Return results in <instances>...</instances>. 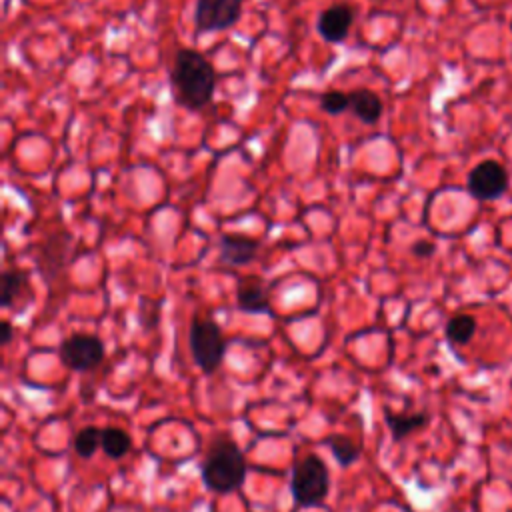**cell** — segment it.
Listing matches in <instances>:
<instances>
[{
	"label": "cell",
	"instance_id": "cell-1",
	"mask_svg": "<svg viewBox=\"0 0 512 512\" xmlns=\"http://www.w3.org/2000/svg\"><path fill=\"white\" fill-rule=\"evenodd\" d=\"M170 84L178 104L190 110H200L214 96L216 72L212 62L198 50L180 48L174 54Z\"/></svg>",
	"mask_w": 512,
	"mask_h": 512
},
{
	"label": "cell",
	"instance_id": "cell-2",
	"mask_svg": "<svg viewBox=\"0 0 512 512\" xmlns=\"http://www.w3.org/2000/svg\"><path fill=\"white\" fill-rule=\"evenodd\" d=\"M200 476L210 492H236L246 480V460L238 444L230 438H218L202 460Z\"/></svg>",
	"mask_w": 512,
	"mask_h": 512
},
{
	"label": "cell",
	"instance_id": "cell-3",
	"mask_svg": "<svg viewBox=\"0 0 512 512\" xmlns=\"http://www.w3.org/2000/svg\"><path fill=\"white\" fill-rule=\"evenodd\" d=\"M330 490V472L318 454H306L292 466L290 492L298 506H320Z\"/></svg>",
	"mask_w": 512,
	"mask_h": 512
},
{
	"label": "cell",
	"instance_id": "cell-4",
	"mask_svg": "<svg viewBox=\"0 0 512 512\" xmlns=\"http://www.w3.org/2000/svg\"><path fill=\"white\" fill-rule=\"evenodd\" d=\"M190 352L196 366L212 374L220 368L226 354V338L212 318H194L190 324Z\"/></svg>",
	"mask_w": 512,
	"mask_h": 512
},
{
	"label": "cell",
	"instance_id": "cell-5",
	"mask_svg": "<svg viewBox=\"0 0 512 512\" xmlns=\"http://www.w3.org/2000/svg\"><path fill=\"white\" fill-rule=\"evenodd\" d=\"M510 184L508 170L498 160H482L478 162L466 176V190L472 198L486 202L496 200L506 194Z\"/></svg>",
	"mask_w": 512,
	"mask_h": 512
},
{
	"label": "cell",
	"instance_id": "cell-6",
	"mask_svg": "<svg viewBox=\"0 0 512 512\" xmlns=\"http://www.w3.org/2000/svg\"><path fill=\"white\" fill-rule=\"evenodd\" d=\"M104 342L94 334H72L58 348L60 362L76 372H86L104 360Z\"/></svg>",
	"mask_w": 512,
	"mask_h": 512
},
{
	"label": "cell",
	"instance_id": "cell-7",
	"mask_svg": "<svg viewBox=\"0 0 512 512\" xmlns=\"http://www.w3.org/2000/svg\"><path fill=\"white\" fill-rule=\"evenodd\" d=\"M244 0H196L194 24L198 32H218L234 26Z\"/></svg>",
	"mask_w": 512,
	"mask_h": 512
},
{
	"label": "cell",
	"instance_id": "cell-8",
	"mask_svg": "<svg viewBox=\"0 0 512 512\" xmlns=\"http://www.w3.org/2000/svg\"><path fill=\"white\" fill-rule=\"evenodd\" d=\"M352 22H354L352 6L332 4V6H328L326 10L320 12L318 22H316V30L326 42L336 44V42H342L348 36Z\"/></svg>",
	"mask_w": 512,
	"mask_h": 512
},
{
	"label": "cell",
	"instance_id": "cell-9",
	"mask_svg": "<svg viewBox=\"0 0 512 512\" xmlns=\"http://www.w3.org/2000/svg\"><path fill=\"white\" fill-rule=\"evenodd\" d=\"M70 250H72V238L66 232H58L50 236L38 256V266L42 276L54 278L64 268Z\"/></svg>",
	"mask_w": 512,
	"mask_h": 512
},
{
	"label": "cell",
	"instance_id": "cell-10",
	"mask_svg": "<svg viewBox=\"0 0 512 512\" xmlns=\"http://www.w3.org/2000/svg\"><path fill=\"white\" fill-rule=\"evenodd\" d=\"M236 304L242 312H248V314L270 312V296L264 282L256 276L242 278L236 288Z\"/></svg>",
	"mask_w": 512,
	"mask_h": 512
},
{
	"label": "cell",
	"instance_id": "cell-11",
	"mask_svg": "<svg viewBox=\"0 0 512 512\" xmlns=\"http://www.w3.org/2000/svg\"><path fill=\"white\" fill-rule=\"evenodd\" d=\"M258 240L250 236L238 234H222L220 236V258L228 266H242L256 258Z\"/></svg>",
	"mask_w": 512,
	"mask_h": 512
},
{
	"label": "cell",
	"instance_id": "cell-12",
	"mask_svg": "<svg viewBox=\"0 0 512 512\" xmlns=\"http://www.w3.org/2000/svg\"><path fill=\"white\" fill-rule=\"evenodd\" d=\"M384 420H386L388 430L392 432V438L394 440H404L410 434L428 426L430 414L424 412V410L412 412V414H398V412H392L390 408H384Z\"/></svg>",
	"mask_w": 512,
	"mask_h": 512
},
{
	"label": "cell",
	"instance_id": "cell-13",
	"mask_svg": "<svg viewBox=\"0 0 512 512\" xmlns=\"http://www.w3.org/2000/svg\"><path fill=\"white\" fill-rule=\"evenodd\" d=\"M350 108L364 124H376L382 116V100L368 88H356L350 94Z\"/></svg>",
	"mask_w": 512,
	"mask_h": 512
},
{
	"label": "cell",
	"instance_id": "cell-14",
	"mask_svg": "<svg viewBox=\"0 0 512 512\" xmlns=\"http://www.w3.org/2000/svg\"><path fill=\"white\" fill-rule=\"evenodd\" d=\"M24 294H28L26 272L12 268L0 276V304L2 308H12Z\"/></svg>",
	"mask_w": 512,
	"mask_h": 512
},
{
	"label": "cell",
	"instance_id": "cell-15",
	"mask_svg": "<svg viewBox=\"0 0 512 512\" xmlns=\"http://www.w3.org/2000/svg\"><path fill=\"white\" fill-rule=\"evenodd\" d=\"M446 340L456 346H464L476 334V318L470 314H456L446 322Z\"/></svg>",
	"mask_w": 512,
	"mask_h": 512
},
{
	"label": "cell",
	"instance_id": "cell-16",
	"mask_svg": "<svg viewBox=\"0 0 512 512\" xmlns=\"http://www.w3.org/2000/svg\"><path fill=\"white\" fill-rule=\"evenodd\" d=\"M130 446H132V438L122 428H116V426L102 428V450L108 458L112 460L124 458Z\"/></svg>",
	"mask_w": 512,
	"mask_h": 512
},
{
	"label": "cell",
	"instance_id": "cell-17",
	"mask_svg": "<svg viewBox=\"0 0 512 512\" xmlns=\"http://www.w3.org/2000/svg\"><path fill=\"white\" fill-rule=\"evenodd\" d=\"M72 448L80 458H92L98 448H102V428L84 426L74 434Z\"/></svg>",
	"mask_w": 512,
	"mask_h": 512
},
{
	"label": "cell",
	"instance_id": "cell-18",
	"mask_svg": "<svg viewBox=\"0 0 512 512\" xmlns=\"http://www.w3.org/2000/svg\"><path fill=\"white\" fill-rule=\"evenodd\" d=\"M328 446L336 458V462L340 466H350L360 458V446L356 442H352V438L344 436V434H336L328 440Z\"/></svg>",
	"mask_w": 512,
	"mask_h": 512
},
{
	"label": "cell",
	"instance_id": "cell-19",
	"mask_svg": "<svg viewBox=\"0 0 512 512\" xmlns=\"http://www.w3.org/2000/svg\"><path fill=\"white\" fill-rule=\"evenodd\" d=\"M320 106L328 114H342L350 108V96L340 90H328L320 96Z\"/></svg>",
	"mask_w": 512,
	"mask_h": 512
},
{
	"label": "cell",
	"instance_id": "cell-20",
	"mask_svg": "<svg viewBox=\"0 0 512 512\" xmlns=\"http://www.w3.org/2000/svg\"><path fill=\"white\" fill-rule=\"evenodd\" d=\"M434 250H436V246L432 242H428V240H416L410 246V252L414 256H418V258H428V256L434 254Z\"/></svg>",
	"mask_w": 512,
	"mask_h": 512
},
{
	"label": "cell",
	"instance_id": "cell-21",
	"mask_svg": "<svg viewBox=\"0 0 512 512\" xmlns=\"http://www.w3.org/2000/svg\"><path fill=\"white\" fill-rule=\"evenodd\" d=\"M12 336H14V328H12V324L8 320H4L2 328H0V342L6 346V344H10Z\"/></svg>",
	"mask_w": 512,
	"mask_h": 512
}]
</instances>
